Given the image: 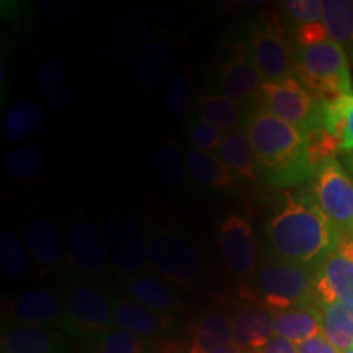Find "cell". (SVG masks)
<instances>
[{
	"label": "cell",
	"mask_w": 353,
	"mask_h": 353,
	"mask_svg": "<svg viewBox=\"0 0 353 353\" xmlns=\"http://www.w3.org/2000/svg\"><path fill=\"white\" fill-rule=\"evenodd\" d=\"M21 236L30 257L43 270L59 267L65 260V236L54 221L46 216H32L21 226Z\"/></svg>",
	"instance_id": "2e32d148"
},
{
	"label": "cell",
	"mask_w": 353,
	"mask_h": 353,
	"mask_svg": "<svg viewBox=\"0 0 353 353\" xmlns=\"http://www.w3.org/2000/svg\"><path fill=\"white\" fill-rule=\"evenodd\" d=\"M281 10L291 26L324 20V0H285Z\"/></svg>",
	"instance_id": "74e56055"
},
{
	"label": "cell",
	"mask_w": 353,
	"mask_h": 353,
	"mask_svg": "<svg viewBox=\"0 0 353 353\" xmlns=\"http://www.w3.org/2000/svg\"><path fill=\"white\" fill-rule=\"evenodd\" d=\"M44 112L32 100L15 103L3 120V132L10 141H25L44 128Z\"/></svg>",
	"instance_id": "1f68e13d"
},
{
	"label": "cell",
	"mask_w": 353,
	"mask_h": 353,
	"mask_svg": "<svg viewBox=\"0 0 353 353\" xmlns=\"http://www.w3.org/2000/svg\"><path fill=\"white\" fill-rule=\"evenodd\" d=\"M299 353H341L330 343L327 339L324 337V334L317 335L314 339H309V341L299 343L298 345Z\"/></svg>",
	"instance_id": "b9f144b4"
},
{
	"label": "cell",
	"mask_w": 353,
	"mask_h": 353,
	"mask_svg": "<svg viewBox=\"0 0 353 353\" xmlns=\"http://www.w3.org/2000/svg\"><path fill=\"white\" fill-rule=\"evenodd\" d=\"M214 353H249V352L242 350V348H241V347H237V345H236V343H232V345H228V347L221 348V350H218V352H214Z\"/></svg>",
	"instance_id": "f6af8a7d"
},
{
	"label": "cell",
	"mask_w": 353,
	"mask_h": 353,
	"mask_svg": "<svg viewBox=\"0 0 353 353\" xmlns=\"http://www.w3.org/2000/svg\"><path fill=\"white\" fill-rule=\"evenodd\" d=\"M120 281L132 301L143 304L152 311L167 314V312L183 309V304L175 294V291L161 276L139 273V275L120 278Z\"/></svg>",
	"instance_id": "44dd1931"
},
{
	"label": "cell",
	"mask_w": 353,
	"mask_h": 353,
	"mask_svg": "<svg viewBox=\"0 0 353 353\" xmlns=\"http://www.w3.org/2000/svg\"><path fill=\"white\" fill-rule=\"evenodd\" d=\"M219 252L231 275L237 280H254L259 268L257 241L249 221L239 214H229L221 221L218 232Z\"/></svg>",
	"instance_id": "7c38bea8"
},
{
	"label": "cell",
	"mask_w": 353,
	"mask_h": 353,
	"mask_svg": "<svg viewBox=\"0 0 353 353\" xmlns=\"http://www.w3.org/2000/svg\"><path fill=\"white\" fill-rule=\"evenodd\" d=\"M244 128L252 143L259 169L278 187H293L316 176L307 157L306 132L255 108Z\"/></svg>",
	"instance_id": "7a4b0ae2"
},
{
	"label": "cell",
	"mask_w": 353,
	"mask_h": 353,
	"mask_svg": "<svg viewBox=\"0 0 353 353\" xmlns=\"http://www.w3.org/2000/svg\"><path fill=\"white\" fill-rule=\"evenodd\" d=\"M3 322L64 330L65 312L63 299L44 288L21 291L3 307Z\"/></svg>",
	"instance_id": "5bb4252c"
},
{
	"label": "cell",
	"mask_w": 353,
	"mask_h": 353,
	"mask_svg": "<svg viewBox=\"0 0 353 353\" xmlns=\"http://www.w3.org/2000/svg\"><path fill=\"white\" fill-rule=\"evenodd\" d=\"M61 299L65 312V334L82 341L87 347L117 327L112 298L99 286L69 278L63 285Z\"/></svg>",
	"instance_id": "5b68a950"
},
{
	"label": "cell",
	"mask_w": 353,
	"mask_h": 353,
	"mask_svg": "<svg viewBox=\"0 0 353 353\" xmlns=\"http://www.w3.org/2000/svg\"><path fill=\"white\" fill-rule=\"evenodd\" d=\"M0 267L10 278H21L32 270V257L25 242L8 228L0 231Z\"/></svg>",
	"instance_id": "d6a6232c"
},
{
	"label": "cell",
	"mask_w": 353,
	"mask_h": 353,
	"mask_svg": "<svg viewBox=\"0 0 353 353\" xmlns=\"http://www.w3.org/2000/svg\"><path fill=\"white\" fill-rule=\"evenodd\" d=\"M254 291L272 314L304 306L314 299V267L263 259L255 272Z\"/></svg>",
	"instance_id": "277c9868"
},
{
	"label": "cell",
	"mask_w": 353,
	"mask_h": 353,
	"mask_svg": "<svg viewBox=\"0 0 353 353\" xmlns=\"http://www.w3.org/2000/svg\"><path fill=\"white\" fill-rule=\"evenodd\" d=\"M198 118L210 123L216 130L226 132L241 128V121L244 120V108L236 101L226 99L221 94H205L196 100Z\"/></svg>",
	"instance_id": "f546056e"
},
{
	"label": "cell",
	"mask_w": 353,
	"mask_h": 353,
	"mask_svg": "<svg viewBox=\"0 0 353 353\" xmlns=\"http://www.w3.org/2000/svg\"><path fill=\"white\" fill-rule=\"evenodd\" d=\"M294 74L322 103H332L352 94L348 57L342 44L327 39L314 46L293 48Z\"/></svg>",
	"instance_id": "3957f363"
},
{
	"label": "cell",
	"mask_w": 353,
	"mask_h": 353,
	"mask_svg": "<svg viewBox=\"0 0 353 353\" xmlns=\"http://www.w3.org/2000/svg\"><path fill=\"white\" fill-rule=\"evenodd\" d=\"M263 83L262 76L252 63L247 41L239 38L229 41L219 61L218 87L221 95L239 105L252 103L257 101Z\"/></svg>",
	"instance_id": "8fae6325"
},
{
	"label": "cell",
	"mask_w": 353,
	"mask_h": 353,
	"mask_svg": "<svg viewBox=\"0 0 353 353\" xmlns=\"http://www.w3.org/2000/svg\"><path fill=\"white\" fill-rule=\"evenodd\" d=\"M314 299L319 306L353 304V262L334 252L314 267Z\"/></svg>",
	"instance_id": "e0dca14e"
},
{
	"label": "cell",
	"mask_w": 353,
	"mask_h": 353,
	"mask_svg": "<svg viewBox=\"0 0 353 353\" xmlns=\"http://www.w3.org/2000/svg\"><path fill=\"white\" fill-rule=\"evenodd\" d=\"M324 23L332 41L353 44V0H324Z\"/></svg>",
	"instance_id": "836d02e7"
},
{
	"label": "cell",
	"mask_w": 353,
	"mask_h": 353,
	"mask_svg": "<svg viewBox=\"0 0 353 353\" xmlns=\"http://www.w3.org/2000/svg\"><path fill=\"white\" fill-rule=\"evenodd\" d=\"M65 262L87 276H103L108 272V254L99 229L82 216H76L65 228Z\"/></svg>",
	"instance_id": "4fadbf2b"
},
{
	"label": "cell",
	"mask_w": 353,
	"mask_h": 353,
	"mask_svg": "<svg viewBox=\"0 0 353 353\" xmlns=\"http://www.w3.org/2000/svg\"><path fill=\"white\" fill-rule=\"evenodd\" d=\"M347 167H348V170H350V174L353 175V152H348V156H347Z\"/></svg>",
	"instance_id": "bcb514c9"
},
{
	"label": "cell",
	"mask_w": 353,
	"mask_h": 353,
	"mask_svg": "<svg viewBox=\"0 0 353 353\" xmlns=\"http://www.w3.org/2000/svg\"><path fill=\"white\" fill-rule=\"evenodd\" d=\"M41 10L51 20H68L76 15L79 6L72 2H41Z\"/></svg>",
	"instance_id": "ab89813d"
},
{
	"label": "cell",
	"mask_w": 353,
	"mask_h": 353,
	"mask_svg": "<svg viewBox=\"0 0 353 353\" xmlns=\"http://www.w3.org/2000/svg\"><path fill=\"white\" fill-rule=\"evenodd\" d=\"M152 167L157 182L170 192L182 190L187 183L188 175L185 169V159L176 141L169 134L159 138L154 149Z\"/></svg>",
	"instance_id": "484cf974"
},
{
	"label": "cell",
	"mask_w": 353,
	"mask_h": 353,
	"mask_svg": "<svg viewBox=\"0 0 353 353\" xmlns=\"http://www.w3.org/2000/svg\"><path fill=\"white\" fill-rule=\"evenodd\" d=\"M275 335L296 343L306 342L322 334V307L309 303L286 311L273 312Z\"/></svg>",
	"instance_id": "603a6c76"
},
{
	"label": "cell",
	"mask_w": 353,
	"mask_h": 353,
	"mask_svg": "<svg viewBox=\"0 0 353 353\" xmlns=\"http://www.w3.org/2000/svg\"><path fill=\"white\" fill-rule=\"evenodd\" d=\"M187 138L193 149L203 152H211L219 149L221 143H223L224 132L216 130L214 126L210 125V123L203 121L196 117L195 120H192V123L188 125Z\"/></svg>",
	"instance_id": "f35d334b"
},
{
	"label": "cell",
	"mask_w": 353,
	"mask_h": 353,
	"mask_svg": "<svg viewBox=\"0 0 353 353\" xmlns=\"http://www.w3.org/2000/svg\"><path fill=\"white\" fill-rule=\"evenodd\" d=\"M114 325L143 339H154L174 327V317L156 312L131 298H112Z\"/></svg>",
	"instance_id": "d6986e66"
},
{
	"label": "cell",
	"mask_w": 353,
	"mask_h": 353,
	"mask_svg": "<svg viewBox=\"0 0 353 353\" xmlns=\"http://www.w3.org/2000/svg\"><path fill=\"white\" fill-rule=\"evenodd\" d=\"M342 152H353V92L347 97L345 117H343Z\"/></svg>",
	"instance_id": "60d3db41"
},
{
	"label": "cell",
	"mask_w": 353,
	"mask_h": 353,
	"mask_svg": "<svg viewBox=\"0 0 353 353\" xmlns=\"http://www.w3.org/2000/svg\"><path fill=\"white\" fill-rule=\"evenodd\" d=\"M69 335L61 329L3 322L0 334L2 353H69Z\"/></svg>",
	"instance_id": "9a60e30c"
},
{
	"label": "cell",
	"mask_w": 353,
	"mask_h": 353,
	"mask_svg": "<svg viewBox=\"0 0 353 353\" xmlns=\"http://www.w3.org/2000/svg\"><path fill=\"white\" fill-rule=\"evenodd\" d=\"M218 154L234 175L242 176L247 182H254L259 164L244 125L224 134Z\"/></svg>",
	"instance_id": "d4e9b609"
},
{
	"label": "cell",
	"mask_w": 353,
	"mask_h": 353,
	"mask_svg": "<svg viewBox=\"0 0 353 353\" xmlns=\"http://www.w3.org/2000/svg\"><path fill=\"white\" fill-rule=\"evenodd\" d=\"M272 257L316 267L334 254L341 232L325 218L314 196L288 195L265 226Z\"/></svg>",
	"instance_id": "6da1fadb"
},
{
	"label": "cell",
	"mask_w": 353,
	"mask_h": 353,
	"mask_svg": "<svg viewBox=\"0 0 353 353\" xmlns=\"http://www.w3.org/2000/svg\"><path fill=\"white\" fill-rule=\"evenodd\" d=\"M257 353H299L296 343L286 341L280 335H273V337L265 343L263 348H260Z\"/></svg>",
	"instance_id": "7bdbcfd3"
},
{
	"label": "cell",
	"mask_w": 353,
	"mask_h": 353,
	"mask_svg": "<svg viewBox=\"0 0 353 353\" xmlns=\"http://www.w3.org/2000/svg\"><path fill=\"white\" fill-rule=\"evenodd\" d=\"M312 193L317 206L341 236L353 234V179L337 159L321 167Z\"/></svg>",
	"instance_id": "30bf717a"
},
{
	"label": "cell",
	"mask_w": 353,
	"mask_h": 353,
	"mask_svg": "<svg viewBox=\"0 0 353 353\" xmlns=\"http://www.w3.org/2000/svg\"><path fill=\"white\" fill-rule=\"evenodd\" d=\"M100 234L110 265L118 278L139 275L149 268L145 234L125 213H108L100 221Z\"/></svg>",
	"instance_id": "ba28073f"
},
{
	"label": "cell",
	"mask_w": 353,
	"mask_h": 353,
	"mask_svg": "<svg viewBox=\"0 0 353 353\" xmlns=\"http://www.w3.org/2000/svg\"><path fill=\"white\" fill-rule=\"evenodd\" d=\"M193 95L192 70L185 68L174 72L165 83L164 108L169 117H180L187 112Z\"/></svg>",
	"instance_id": "d590c367"
},
{
	"label": "cell",
	"mask_w": 353,
	"mask_h": 353,
	"mask_svg": "<svg viewBox=\"0 0 353 353\" xmlns=\"http://www.w3.org/2000/svg\"><path fill=\"white\" fill-rule=\"evenodd\" d=\"M322 334L339 352L353 348V304L322 306Z\"/></svg>",
	"instance_id": "4dcf8cb0"
},
{
	"label": "cell",
	"mask_w": 353,
	"mask_h": 353,
	"mask_svg": "<svg viewBox=\"0 0 353 353\" xmlns=\"http://www.w3.org/2000/svg\"><path fill=\"white\" fill-rule=\"evenodd\" d=\"M257 108L303 132L324 126V103L296 77L265 82L257 99Z\"/></svg>",
	"instance_id": "52a82bcc"
},
{
	"label": "cell",
	"mask_w": 353,
	"mask_h": 353,
	"mask_svg": "<svg viewBox=\"0 0 353 353\" xmlns=\"http://www.w3.org/2000/svg\"><path fill=\"white\" fill-rule=\"evenodd\" d=\"M149 270L172 285H196L205 273L201 254L182 234L165 229L145 232Z\"/></svg>",
	"instance_id": "8992f818"
},
{
	"label": "cell",
	"mask_w": 353,
	"mask_h": 353,
	"mask_svg": "<svg viewBox=\"0 0 353 353\" xmlns=\"http://www.w3.org/2000/svg\"><path fill=\"white\" fill-rule=\"evenodd\" d=\"M152 343L149 339L138 337L120 327L108 330L107 334L88 347L90 353H149Z\"/></svg>",
	"instance_id": "e575fe53"
},
{
	"label": "cell",
	"mask_w": 353,
	"mask_h": 353,
	"mask_svg": "<svg viewBox=\"0 0 353 353\" xmlns=\"http://www.w3.org/2000/svg\"><path fill=\"white\" fill-rule=\"evenodd\" d=\"M37 79L48 107L52 112H64L72 99V88L64 65L52 57L43 59L38 65Z\"/></svg>",
	"instance_id": "f1b7e54d"
},
{
	"label": "cell",
	"mask_w": 353,
	"mask_h": 353,
	"mask_svg": "<svg viewBox=\"0 0 353 353\" xmlns=\"http://www.w3.org/2000/svg\"><path fill=\"white\" fill-rule=\"evenodd\" d=\"M232 343L231 321L223 312L210 311L195 325L190 353H214Z\"/></svg>",
	"instance_id": "83f0119b"
},
{
	"label": "cell",
	"mask_w": 353,
	"mask_h": 353,
	"mask_svg": "<svg viewBox=\"0 0 353 353\" xmlns=\"http://www.w3.org/2000/svg\"><path fill=\"white\" fill-rule=\"evenodd\" d=\"M249 52L263 82H281L296 77L293 48L276 20H255L249 32Z\"/></svg>",
	"instance_id": "9c48e42d"
},
{
	"label": "cell",
	"mask_w": 353,
	"mask_h": 353,
	"mask_svg": "<svg viewBox=\"0 0 353 353\" xmlns=\"http://www.w3.org/2000/svg\"><path fill=\"white\" fill-rule=\"evenodd\" d=\"M234 343L242 350L257 353L275 335L273 314L259 306H244L234 312L232 319Z\"/></svg>",
	"instance_id": "7402d4cb"
},
{
	"label": "cell",
	"mask_w": 353,
	"mask_h": 353,
	"mask_svg": "<svg viewBox=\"0 0 353 353\" xmlns=\"http://www.w3.org/2000/svg\"><path fill=\"white\" fill-rule=\"evenodd\" d=\"M7 170L17 182L37 185L50 172L46 151L37 143L19 145L7 154Z\"/></svg>",
	"instance_id": "4316f807"
},
{
	"label": "cell",
	"mask_w": 353,
	"mask_h": 353,
	"mask_svg": "<svg viewBox=\"0 0 353 353\" xmlns=\"http://www.w3.org/2000/svg\"><path fill=\"white\" fill-rule=\"evenodd\" d=\"M342 353H353V348H352V350H347V352H342Z\"/></svg>",
	"instance_id": "7dc6e473"
},
{
	"label": "cell",
	"mask_w": 353,
	"mask_h": 353,
	"mask_svg": "<svg viewBox=\"0 0 353 353\" xmlns=\"http://www.w3.org/2000/svg\"><path fill=\"white\" fill-rule=\"evenodd\" d=\"M183 159L188 179L198 187L214 190H232L236 187L234 174L224 164L219 154L188 148L183 154Z\"/></svg>",
	"instance_id": "cb8c5ba5"
},
{
	"label": "cell",
	"mask_w": 353,
	"mask_h": 353,
	"mask_svg": "<svg viewBox=\"0 0 353 353\" xmlns=\"http://www.w3.org/2000/svg\"><path fill=\"white\" fill-rule=\"evenodd\" d=\"M335 252L341 254L342 257H345L353 262V234H347V236L341 237Z\"/></svg>",
	"instance_id": "ee69618b"
},
{
	"label": "cell",
	"mask_w": 353,
	"mask_h": 353,
	"mask_svg": "<svg viewBox=\"0 0 353 353\" xmlns=\"http://www.w3.org/2000/svg\"><path fill=\"white\" fill-rule=\"evenodd\" d=\"M175 59V46L164 37H151L132 59V79L141 90H156Z\"/></svg>",
	"instance_id": "ac0fdd59"
},
{
	"label": "cell",
	"mask_w": 353,
	"mask_h": 353,
	"mask_svg": "<svg viewBox=\"0 0 353 353\" xmlns=\"http://www.w3.org/2000/svg\"><path fill=\"white\" fill-rule=\"evenodd\" d=\"M307 138V157L312 169L319 172L325 162L335 159V154L342 152L341 141L335 139L330 132L324 130V126L306 132Z\"/></svg>",
	"instance_id": "8d00e7d4"
},
{
	"label": "cell",
	"mask_w": 353,
	"mask_h": 353,
	"mask_svg": "<svg viewBox=\"0 0 353 353\" xmlns=\"http://www.w3.org/2000/svg\"><path fill=\"white\" fill-rule=\"evenodd\" d=\"M148 21L136 12L123 13L110 30L107 41V59L112 64H123L134 59L141 48L151 38Z\"/></svg>",
	"instance_id": "ffe728a7"
}]
</instances>
